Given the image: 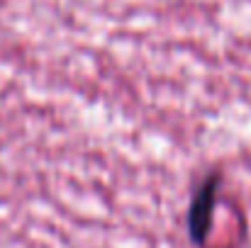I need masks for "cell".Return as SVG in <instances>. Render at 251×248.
<instances>
[{
  "mask_svg": "<svg viewBox=\"0 0 251 248\" xmlns=\"http://www.w3.org/2000/svg\"><path fill=\"white\" fill-rule=\"evenodd\" d=\"M217 182L220 175L212 173L205 178V182L198 187L190 212H188V234L190 241L195 246H202L207 234H210V224H212V209H215V197H217Z\"/></svg>",
  "mask_w": 251,
  "mask_h": 248,
  "instance_id": "cell-1",
  "label": "cell"
}]
</instances>
